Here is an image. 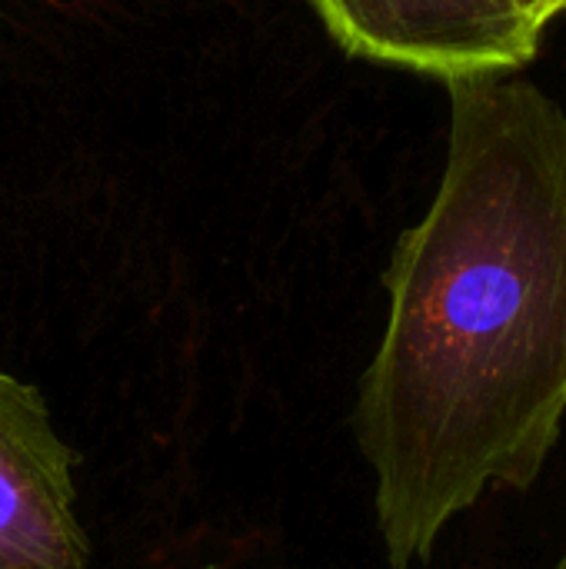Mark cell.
<instances>
[{
  "mask_svg": "<svg viewBox=\"0 0 566 569\" xmlns=\"http://www.w3.org/2000/svg\"><path fill=\"white\" fill-rule=\"evenodd\" d=\"M0 569H90L73 450L37 387L0 370Z\"/></svg>",
  "mask_w": 566,
  "mask_h": 569,
  "instance_id": "3957f363",
  "label": "cell"
},
{
  "mask_svg": "<svg viewBox=\"0 0 566 569\" xmlns=\"http://www.w3.org/2000/svg\"><path fill=\"white\" fill-rule=\"evenodd\" d=\"M524 7H527V13L540 23V27H547L554 17H560L566 10V0H520Z\"/></svg>",
  "mask_w": 566,
  "mask_h": 569,
  "instance_id": "277c9868",
  "label": "cell"
},
{
  "mask_svg": "<svg viewBox=\"0 0 566 569\" xmlns=\"http://www.w3.org/2000/svg\"><path fill=\"white\" fill-rule=\"evenodd\" d=\"M210 569H214V567H210Z\"/></svg>",
  "mask_w": 566,
  "mask_h": 569,
  "instance_id": "8992f818",
  "label": "cell"
},
{
  "mask_svg": "<svg viewBox=\"0 0 566 569\" xmlns=\"http://www.w3.org/2000/svg\"><path fill=\"white\" fill-rule=\"evenodd\" d=\"M444 83L447 167L394 247L354 407L394 569L490 487L530 490L566 417V110L507 73Z\"/></svg>",
  "mask_w": 566,
  "mask_h": 569,
  "instance_id": "6da1fadb",
  "label": "cell"
},
{
  "mask_svg": "<svg viewBox=\"0 0 566 569\" xmlns=\"http://www.w3.org/2000/svg\"><path fill=\"white\" fill-rule=\"evenodd\" d=\"M554 569H566V550H564V557L557 560V567H554Z\"/></svg>",
  "mask_w": 566,
  "mask_h": 569,
  "instance_id": "5b68a950",
  "label": "cell"
},
{
  "mask_svg": "<svg viewBox=\"0 0 566 569\" xmlns=\"http://www.w3.org/2000/svg\"><path fill=\"white\" fill-rule=\"evenodd\" d=\"M314 7L350 57L440 80L520 70L537 57L544 33L520 0H314Z\"/></svg>",
  "mask_w": 566,
  "mask_h": 569,
  "instance_id": "7a4b0ae2",
  "label": "cell"
}]
</instances>
